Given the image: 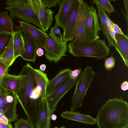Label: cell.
I'll list each match as a JSON object with an SVG mask.
<instances>
[{
	"instance_id": "cell-1",
	"label": "cell",
	"mask_w": 128,
	"mask_h": 128,
	"mask_svg": "<svg viewBox=\"0 0 128 128\" xmlns=\"http://www.w3.org/2000/svg\"><path fill=\"white\" fill-rule=\"evenodd\" d=\"M34 68L28 63L23 66L19 74L22 76L20 88L16 94L33 128H37L38 112L42 100L40 88L36 82Z\"/></svg>"
},
{
	"instance_id": "cell-2",
	"label": "cell",
	"mask_w": 128,
	"mask_h": 128,
	"mask_svg": "<svg viewBox=\"0 0 128 128\" xmlns=\"http://www.w3.org/2000/svg\"><path fill=\"white\" fill-rule=\"evenodd\" d=\"M96 119L98 128H128V103L122 97L110 99L98 110Z\"/></svg>"
},
{
	"instance_id": "cell-3",
	"label": "cell",
	"mask_w": 128,
	"mask_h": 128,
	"mask_svg": "<svg viewBox=\"0 0 128 128\" xmlns=\"http://www.w3.org/2000/svg\"><path fill=\"white\" fill-rule=\"evenodd\" d=\"M68 48L69 53L76 57H90L102 59L107 57L110 51L105 40L99 38L85 42L74 39L69 43Z\"/></svg>"
},
{
	"instance_id": "cell-4",
	"label": "cell",
	"mask_w": 128,
	"mask_h": 128,
	"mask_svg": "<svg viewBox=\"0 0 128 128\" xmlns=\"http://www.w3.org/2000/svg\"><path fill=\"white\" fill-rule=\"evenodd\" d=\"M4 8L10 12L12 19L18 18L22 21L32 23L42 30L39 20L32 10L29 0H8Z\"/></svg>"
},
{
	"instance_id": "cell-5",
	"label": "cell",
	"mask_w": 128,
	"mask_h": 128,
	"mask_svg": "<svg viewBox=\"0 0 128 128\" xmlns=\"http://www.w3.org/2000/svg\"><path fill=\"white\" fill-rule=\"evenodd\" d=\"M95 73L92 68L87 65L81 73L72 98L70 111L74 112L82 105L84 98L92 82Z\"/></svg>"
},
{
	"instance_id": "cell-6",
	"label": "cell",
	"mask_w": 128,
	"mask_h": 128,
	"mask_svg": "<svg viewBox=\"0 0 128 128\" xmlns=\"http://www.w3.org/2000/svg\"><path fill=\"white\" fill-rule=\"evenodd\" d=\"M67 42L59 40L50 32L44 49V56L46 59L50 62L56 63L63 56H66L68 50Z\"/></svg>"
},
{
	"instance_id": "cell-7",
	"label": "cell",
	"mask_w": 128,
	"mask_h": 128,
	"mask_svg": "<svg viewBox=\"0 0 128 128\" xmlns=\"http://www.w3.org/2000/svg\"><path fill=\"white\" fill-rule=\"evenodd\" d=\"M88 4L81 0L75 23L70 38V41L76 39L82 42L87 41L86 24L90 8Z\"/></svg>"
},
{
	"instance_id": "cell-8",
	"label": "cell",
	"mask_w": 128,
	"mask_h": 128,
	"mask_svg": "<svg viewBox=\"0 0 128 128\" xmlns=\"http://www.w3.org/2000/svg\"><path fill=\"white\" fill-rule=\"evenodd\" d=\"M31 7L38 17L42 30L46 32L52 25L54 12L46 7L41 0H29Z\"/></svg>"
},
{
	"instance_id": "cell-9",
	"label": "cell",
	"mask_w": 128,
	"mask_h": 128,
	"mask_svg": "<svg viewBox=\"0 0 128 128\" xmlns=\"http://www.w3.org/2000/svg\"><path fill=\"white\" fill-rule=\"evenodd\" d=\"M21 30L29 38L34 41L38 47L45 49L48 34L31 23L20 21Z\"/></svg>"
},
{
	"instance_id": "cell-10",
	"label": "cell",
	"mask_w": 128,
	"mask_h": 128,
	"mask_svg": "<svg viewBox=\"0 0 128 128\" xmlns=\"http://www.w3.org/2000/svg\"><path fill=\"white\" fill-rule=\"evenodd\" d=\"M80 75L75 80H72L70 78L52 94L46 97V100L51 116L55 110L56 106L60 100L76 86Z\"/></svg>"
},
{
	"instance_id": "cell-11",
	"label": "cell",
	"mask_w": 128,
	"mask_h": 128,
	"mask_svg": "<svg viewBox=\"0 0 128 128\" xmlns=\"http://www.w3.org/2000/svg\"><path fill=\"white\" fill-rule=\"evenodd\" d=\"M101 31L96 10L91 5L90 6L86 22V42H91L99 38V32Z\"/></svg>"
},
{
	"instance_id": "cell-12",
	"label": "cell",
	"mask_w": 128,
	"mask_h": 128,
	"mask_svg": "<svg viewBox=\"0 0 128 128\" xmlns=\"http://www.w3.org/2000/svg\"><path fill=\"white\" fill-rule=\"evenodd\" d=\"M81 0H74L62 34L63 40L70 41V38L76 21Z\"/></svg>"
},
{
	"instance_id": "cell-13",
	"label": "cell",
	"mask_w": 128,
	"mask_h": 128,
	"mask_svg": "<svg viewBox=\"0 0 128 128\" xmlns=\"http://www.w3.org/2000/svg\"><path fill=\"white\" fill-rule=\"evenodd\" d=\"M74 0H61L59 9L54 18L55 22L54 27L60 26L64 30L68 17L72 3Z\"/></svg>"
},
{
	"instance_id": "cell-14",
	"label": "cell",
	"mask_w": 128,
	"mask_h": 128,
	"mask_svg": "<svg viewBox=\"0 0 128 128\" xmlns=\"http://www.w3.org/2000/svg\"><path fill=\"white\" fill-rule=\"evenodd\" d=\"M22 82V76L8 73L4 76L0 82V86L4 90L10 91L16 95L19 90Z\"/></svg>"
},
{
	"instance_id": "cell-15",
	"label": "cell",
	"mask_w": 128,
	"mask_h": 128,
	"mask_svg": "<svg viewBox=\"0 0 128 128\" xmlns=\"http://www.w3.org/2000/svg\"><path fill=\"white\" fill-rule=\"evenodd\" d=\"M71 70L69 68L62 70L49 80L46 89V97L52 94L70 78L69 73Z\"/></svg>"
},
{
	"instance_id": "cell-16",
	"label": "cell",
	"mask_w": 128,
	"mask_h": 128,
	"mask_svg": "<svg viewBox=\"0 0 128 128\" xmlns=\"http://www.w3.org/2000/svg\"><path fill=\"white\" fill-rule=\"evenodd\" d=\"M20 30L24 48V53L20 56L24 60L34 63L37 56L36 51L38 47L34 41L27 36L21 29Z\"/></svg>"
},
{
	"instance_id": "cell-17",
	"label": "cell",
	"mask_w": 128,
	"mask_h": 128,
	"mask_svg": "<svg viewBox=\"0 0 128 128\" xmlns=\"http://www.w3.org/2000/svg\"><path fill=\"white\" fill-rule=\"evenodd\" d=\"M7 104L6 109L4 114L8 118L9 123L15 122L18 117L16 112V107L18 101L16 95L9 90H4Z\"/></svg>"
},
{
	"instance_id": "cell-18",
	"label": "cell",
	"mask_w": 128,
	"mask_h": 128,
	"mask_svg": "<svg viewBox=\"0 0 128 128\" xmlns=\"http://www.w3.org/2000/svg\"><path fill=\"white\" fill-rule=\"evenodd\" d=\"M92 2L96 5L98 14L100 21L99 26L101 31H102L108 40V46L109 47H114L116 42L111 36L109 33L107 20V18L108 16L105 10L98 4L95 2Z\"/></svg>"
},
{
	"instance_id": "cell-19",
	"label": "cell",
	"mask_w": 128,
	"mask_h": 128,
	"mask_svg": "<svg viewBox=\"0 0 128 128\" xmlns=\"http://www.w3.org/2000/svg\"><path fill=\"white\" fill-rule=\"evenodd\" d=\"M50 116L46 100L44 99L38 110L37 128H50Z\"/></svg>"
},
{
	"instance_id": "cell-20",
	"label": "cell",
	"mask_w": 128,
	"mask_h": 128,
	"mask_svg": "<svg viewBox=\"0 0 128 128\" xmlns=\"http://www.w3.org/2000/svg\"><path fill=\"white\" fill-rule=\"evenodd\" d=\"M116 44L114 47L119 54L125 66L128 67V37L123 34L116 33Z\"/></svg>"
},
{
	"instance_id": "cell-21",
	"label": "cell",
	"mask_w": 128,
	"mask_h": 128,
	"mask_svg": "<svg viewBox=\"0 0 128 128\" xmlns=\"http://www.w3.org/2000/svg\"><path fill=\"white\" fill-rule=\"evenodd\" d=\"M60 116L65 118L87 124H94L96 123V118L90 116L81 114L79 112L66 111Z\"/></svg>"
},
{
	"instance_id": "cell-22",
	"label": "cell",
	"mask_w": 128,
	"mask_h": 128,
	"mask_svg": "<svg viewBox=\"0 0 128 128\" xmlns=\"http://www.w3.org/2000/svg\"><path fill=\"white\" fill-rule=\"evenodd\" d=\"M12 19L6 11L0 12V33H14Z\"/></svg>"
},
{
	"instance_id": "cell-23",
	"label": "cell",
	"mask_w": 128,
	"mask_h": 128,
	"mask_svg": "<svg viewBox=\"0 0 128 128\" xmlns=\"http://www.w3.org/2000/svg\"><path fill=\"white\" fill-rule=\"evenodd\" d=\"M14 59L21 56L24 52V44L20 28L16 30L13 34Z\"/></svg>"
},
{
	"instance_id": "cell-24",
	"label": "cell",
	"mask_w": 128,
	"mask_h": 128,
	"mask_svg": "<svg viewBox=\"0 0 128 128\" xmlns=\"http://www.w3.org/2000/svg\"><path fill=\"white\" fill-rule=\"evenodd\" d=\"M34 70L36 82L41 89L42 98L46 99V89L49 80L47 75L39 69Z\"/></svg>"
},
{
	"instance_id": "cell-25",
	"label": "cell",
	"mask_w": 128,
	"mask_h": 128,
	"mask_svg": "<svg viewBox=\"0 0 128 128\" xmlns=\"http://www.w3.org/2000/svg\"><path fill=\"white\" fill-rule=\"evenodd\" d=\"M1 61L8 67L13 63L14 59L13 46V35L5 50L0 57Z\"/></svg>"
},
{
	"instance_id": "cell-26",
	"label": "cell",
	"mask_w": 128,
	"mask_h": 128,
	"mask_svg": "<svg viewBox=\"0 0 128 128\" xmlns=\"http://www.w3.org/2000/svg\"><path fill=\"white\" fill-rule=\"evenodd\" d=\"M12 35L8 33H0V57L5 50Z\"/></svg>"
},
{
	"instance_id": "cell-27",
	"label": "cell",
	"mask_w": 128,
	"mask_h": 128,
	"mask_svg": "<svg viewBox=\"0 0 128 128\" xmlns=\"http://www.w3.org/2000/svg\"><path fill=\"white\" fill-rule=\"evenodd\" d=\"M92 2L98 4L109 14H110L115 11L110 0H94Z\"/></svg>"
},
{
	"instance_id": "cell-28",
	"label": "cell",
	"mask_w": 128,
	"mask_h": 128,
	"mask_svg": "<svg viewBox=\"0 0 128 128\" xmlns=\"http://www.w3.org/2000/svg\"><path fill=\"white\" fill-rule=\"evenodd\" d=\"M115 64V60L112 55L108 58H105L104 65L107 70H111L114 67Z\"/></svg>"
},
{
	"instance_id": "cell-29",
	"label": "cell",
	"mask_w": 128,
	"mask_h": 128,
	"mask_svg": "<svg viewBox=\"0 0 128 128\" xmlns=\"http://www.w3.org/2000/svg\"><path fill=\"white\" fill-rule=\"evenodd\" d=\"M28 122L22 118L19 119L15 123V128H30Z\"/></svg>"
},
{
	"instance_id": "cell-30",
	"label": "cell",
	"mask_w": 128,
	"mask_h": 128,
	"mask_svg": "<svg viewBox=\"0 0 128 128\" xmlns=\"http://www.w3.org/2000/svg\"><path fill=\"white\" fill-rule=\"evenodd\" d=\"M50 32L58 40L61 41L63 40L60 28L58 27L51 28Z\"/></svg>"
},
{
	"instance_id": "cell-31",
	"label": "cell",
	"mask_w": 128,
	"mask_h": 128,
	"mask_svg": "<svg viewBox=\"0 0 128 128\" xmlns=\"http://www.w3.org/2000/svg\"><path fill=\"white\" fill-rule=\"evenodd\" d=\"M9 68L1 61L0 58V82L2 78L8 73Z\"/></svg>"
},
{
	"instance_id": "cell-32",
	"label": "cell",
	"mask_w": 128,
	"mask_h": 128,
	"mask_svg": "<svg viewBox=\"0 0 128 128\" xmlns=\"http://www.w3.org/2000/svg\"><path fill=\"white\" fill-rule=\"evenodd\" d=\"M47 8H50L56 6L59 3L61 0H41Z\"/></svg>"
},
{
	"instance_id": "cell-33",
	"label": "cell",
	"mask_w": 128,
	"mask_h": 128,
	"mask_svg": "<svg viewBox=\"0 0 128 128\" xmlns=\"http://www.w3.org/2000/svg\"><path fill=\"white\" fill-rule=\"evenodd\" d=\"M7 107V104L6 100L5 92H4L0 94V108L3 110L4 112L6 111Z\"/></svg>"
},
{
	"instance_id": "cell-34",
	"label": "cell",
	"mask_w": 128,
	"mask_h": 128,
	"mask_svg": "<svg viewBox=\"0 0 128 128\" xmlns=\"http://www.w3.org/2000/svg\"><path fill=\"white\" fill-rule=\"evenodd\" d=\"M82 69L78 68L74 70H71L69 73V77L72 80L76 79L80 75L82 72Z\"/></svg>"
},
{
	"instance_id": "cell-35",
	"label": "cell",
	"mask_w": 128,
	"mask_h": 128,
	"mask_svg": "<svg viewBox=\"0 0 128 128\" xmlns=\"http://www.w3.org/2000/svg\"><path fill=\"white\" fill-rule=\"evenodd\" d=\"M112 30L113 31L116 33L120 34H123L120 28L118 25L114 23L112 26Z\"/></svg>"
},
{
	"instance_id": "cell-36",
	"label": "cell",
	"mask_w": 128,
	"mask_h": 128,
	"mask_svg": "<svg viewBox=\"0 0 128 128\" xmlns=\"http://www.w3.org/2000/svg\"><path fill=\"white\" fill-rule=\"evenodd\" d=\"M0 120L1 122L4 124H8L9 123L8 120L4 114H0Z\"/></svg>"
},
{
	"instance_id": "cell-37",
	"label": "cell",
	"mask_w": 128,
	"mask_h": 128,
	"mask_svg": "<svg viewBox=\"0 0 128 128\" xmlns=\"http://www.w3.org/2000/svg\"><path fill=\"white\" fill-rule=\"evenodd\" d=\"M120 88L123 91H125L128 89V82L127 81L124 82L121 84Z\"/></svg>"
},
{
	"instance_id": "cell-38",
	"label": "cell",
	"mask_w": 128,
	"mask_h": 128,
	"mask_svg": "<svg viewBox=\"0 0 128 128\" xmlns=\"http://www.w3.org/2000/svg\"><path fill=\"white\" fill-rule=\"evenodd\" d=\"M0 128H13L10 123L5 124L2 123L0 120Z\"/></svg>"
},
{
	"instance_id": "cell-39",
	"label": "cell",
	"mask_w": 128,
	"mask_h": 128,
	"mask_svg": "<svg viewBox=\"0 0 128 128\" xmlns=\"http://www.w3.org/2000/svg\"><path fill=\"white\" fill-rule=\"evenodd\" d=\"M123 2L126 11V14L127 16H128V0H123Z\"/></svg>"
},
{
	"instance_id": "cell-40",
	"label": "cell",
	"mask_w": 128,
	"mask_h": 128,
	"mask_svg": "<svg viewBox=\"0 0 128 128\" xmlns=\"http://www.w3.org/2000/svg\"><path fill=\"white\" fill-rule=\"evenodd\" d=\"M37 55L38 56H41L44 54V51L41 48L38 47L36 51Z\"/></svg>"
},
{
	"instance_id": "cell-41",
	"label": "cell",
	"mask_w": 128,
	"mask_h": 128,
	"mask_svg": "<svg viewBox=\"0 0 128 128\" xmlns=\"http://www.w3.org/2000/svg\"><path fill=\"white\" fill-rule=\"evenodd\" d=\"M46 68V66L44 64H41L40 66V70L42 72H44Z\"/></svg>"
},
{
	"instance_id": "cell-42",
	"label": "cell",
	"mask_w": 128,
	"mask_h": 128,
	"mask_svg": "<svg viewBox=\"0 0 128 128\" xmlns=\"http://www.w3.org/2000/svg\"><path fill=\"white\" fill-rule=\"evenodd\" d=\"M57 118L56 116L54 114H52L50 116V119L51 120L54 121L56 120Z\"/></svg>"
},
{
	"instance_id": "cell-43",
	"label": "cell",
	"mask_w": 128,
	"mask_h": 128,
	"mask_svg": "<svg viewBox=\"0 0 128 128\" xmlns=\"http://www.w3.org/2000/svg\"><path fill=\"white\" fill-rule=\"evenodd\" d=\"M122 12L123 14H124L125 16V18H126L127 22V24H128V16H127L126 13L124 12L122 10Z\"/></svg>"
},
{
	"instance_id": "cell-44",
	"label": "cell",
	"mask_w": 128,
	"mask_h": 128,
	"mask_svg": "<svg viewBox=\"0 0 128 128\" xmlns=\"http://www.w3.org/2000/svg\"><path fill=\"white\" fill-rule=\"evenodd\" d=\"M4 114V112L3 110L0 108V114Z\"/></svg>"
},
{
	"instance_id": "cell-45",
	"label": "cell",
	"mask_w": 128,
	"mask_h": 128,
	"mask_svg": "<svg viewBox=\"0 0 128 128\" xmlns=\"http://www.w3.org/2000/svg\"><path fill=\"white\" fill-rule=\"evenodd\" d=\"M4 91V90L0 86V94L2 93Z\"/></svg>"
},
{
	"instance_id": "cell-46",
	"label": "cell",
	"mask_w": 128,
	"mask_h": 128,
	"mask_svg": "<svg viewBox=\"0 0 128 128\" xmlns=\"http://www.w3.org/2000/svg\"><path fill=\"white\" fill-rule=\"evenodd\" d=\"M60 128H66V127L64 126H62L60 127Z\"/></svg>"
},
{
	"instance_id": "cell-47",
	"label": "cell",
	"mask_w": 128,
	"mask_h": 128,
	"mask_svg": "<svg viewBox=\"0 0 128 128\" xmlns=\"http://www.w3.org/2000/svg\"><path fill=\"white\" fill-rule=\"evenodd\" d=\"M54 128H58V127H56Z\"/></svg>"
},
{
	"instance_id": "cell-48",
	"label": "cell",
	"mask_w": 128,
	"mask_h": 128,
	"mask_svg": "<svg viewBox=\"0 0 128 128\" xmlns=\"http://www.w3.org/2000/svg\"><path fill=\"white\" fill-rule=\"evenodd\" d=\"M30 128H33L32 126H31Z\"/></svg>"
},
{
	"instance_id": "cell-49",
	"label": "cell",
	"mask_w": 128,
	"mask_h": 128,
	"mask_svg": "<svg viewBox=\"0 0 128 128\" xmlns=\"http://www.w3.org/2000/svg\"></svg>"
},
{
	"instance_id": "cell-50",
	"label": "cell",
	"mask_w": 128,
	"mask_h": 128,
	"mask_svg": "<svg viewBox=\"0 0 128 128\" xmlns=\"http://www.w3.org/2000/svg\"></svg>"
}]
</instances>
